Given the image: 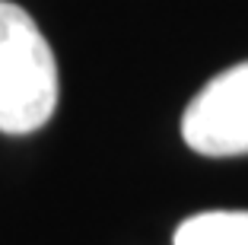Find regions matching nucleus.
<instances>
[{
  "label": "nucleus",
  "mask_w": 248,
  "mask_h": 245,
  "mask_svg": "<svg viewBox=\"0 0 248 245\" xmlns=\"http://www.w3.org/2000/svg\"><path fill=\"white\" fill-rule=\"evenodd\" d=\"M58 105V61L29 13L0 0V131L32 134Z\"/></svg>",
  "instance_id": "f257e3e1"
},
{
  "label": "nucleus",
  "mask_w": 248,
  "mask_h": 245,
  "mask_svg": "<svg viewBox=\"0 0 248 245\" xmlns=\"http://www.w3.org/2000/svg\"><path fill=\"white\" fill-rule=\"evenodd\" d=\"M182 137L201 156L248 153V61L213 77L188 102Z\"/></svg>",
  "instance_id": "f03ea898"
},
{
  "label": "nucleus",
  "mask_w": 248,
  "mask_h": 245,
  "mask_svg": "<svg viewBox=\"0 0 248 245\" xmlns=\"http://www.w3.org/2000/svg\"><path fill=\"white\" fill-rule=\"evenodd\" d=\"M175 245H248V210H207L175 229Z\"/></svg>",
  "instance_id": "7ed1b4c3"
}]
</instances>
